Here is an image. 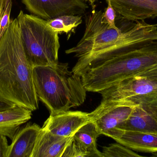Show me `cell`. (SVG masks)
<instances>
[{
    "label": "cell",
    "instance_id": "obj_1",
    "mask_svg": "<svg viewBox=\"0 0 157 157\" xmlns=\"http://www.w3.org/2000/svg\"><path fill=\"white\" fill-rule=\"evenodd\" d=\"M33 69L24 51L17 19L10 20L0 36V100L32 112L37 110Z\"/></svg>",
    "mask_w": 157,
    "mask_h": 157
},
{
    "label": "cell",
    "instance_id": "obj_2",
    "mask_svg": "<svg viewBox=\"0 0 157 157\" xmlns=\"http://www.w3.org/2000/svg\"><path fill=\"white\" fill-rule=\"evenodd\" d=\"M157 65V27L153 25L125 50L81 76L87 91L98 92L149 70Z\"/></svg>",
    "mask_w": 157,
    "mask_h": 157
},
{
    "label": "cell",
    "instance_id": "obj_3",
    "mask_svg": "<svg viewBox=\"0 0 157 157\" xmlns=\"http://www.w3.org/2000/svg\"><path fill=\"white\" fill-rule=\"evenodd\" d=\"M33 78L38 98L50 114L82 105L86 96L80 77L69 69L67 63L33 67Z\"/></svg>",
    "mask_w": 157,
    "mask_h": 157
},
{
    "label": "cell",
    "instance_id": "obj_4",
    "mask_svg": "<svg viewBox=\"0 0 157 157\" xmlns=\"http://www.w3.org/2000/svg\"><path fill=\"white\" fill-rule=\"evenodd\" d=\"M21 41L27 59L34 67L55 65L59 63V32L47 20L20 11L17 18Z\"/></svg>",
    "mask_w": 157,
    "mask_h": 157
},
{
    "label": "cell",
    "instance_id": "obj_5",
    "mask_svg": "<svg viewBox=\"0 0 157 157\" xmlns=\"http://www.w3.org/2000/svg\"><path fill=\"white\" fill-rule=\"evenodd\" d=\"M102 15L101 10H94L86 17L83 37L76 46L65 51L66 54H74L78 60L119 39L122 34L121 30L109 27L102 21Z\"/></svg>",
    "mask_w": 157,
    "mask_h": 157
},
{
    "label": "cell",
    "instance_id": "obj_6",
    "mask_svg": "<svg viewBox=\"0 0 157 157\" xmlns=\"http://www.w3.org/2000/svg\"><path fill=\"white\" fill-rule=\"evenodd\" d=\"M152 26L147 24L144 21H138L132 27L122 32L121 37L115 43L78 59L72 71L81 77L89 69L125 50L144 34Z\"/></svg>",
    "mask_w": 157,
    "mask_h": 157
},
{
    "label": "cell",
    "instance_id": "obj_7",
    "mask_svg": "<svg viewBox=\"0 0 157 157\" xmlns=\"http://www.w3.org/2000/svg\"><path fill=\"white\" fill-rule=\"evenodd\" d=\"M102 100H129L136 105L157 100V78L136 76L101 91Z\"/></svg>",
    "mask_w": 157,
    "mask_h": 157
},
{
    "label": "cell",
    "instance_id": "obj_8",
    "mask_svg": "<svg viewBox=\"0 0 157 157\" xmlns=\"http://www.w3.org/2000/svg\"><path fill=\"white\" fill-rule=\"evenodd\" d=\"M135 103L129 100H101L98 107L90 112L91 121L96 124L101 135L114 139L118 127L131 115Z\"/></svg>",
    "mask_w": 157,
    "mask_h": 157
},
{
    "label": "cell",
    "instance_id": "obj_9",
    "mask_svg": "<svg viewBox=\"0 0 157 157\" xmlns=\"http://www.w3.org/2000/svg\"><path fill=\"white\" fill-rule=\"evenodd\" d=\"M33 15L46 20L66 15H81L88 6L82 0H21Z\"/></svg>",
    "mask_w": 157,
    "mask_h": 157
},
{
    "label": "cell",
    "instance_id": "obj_10",
    "mask_svg": "<svg viewBox=\"0 0 157 157\" xmlns=\"http://www.w3.org/2000/svg\"><path fill=\"white\" fill-rule=\"evenodd\" d=\"M91 121L90 113L69 110L50 114L41 128L56 135L71 137L81 127Z\"/></svg>",
    "mask_w": 157,
    "mask_h": 157
},
{
    "label": "cell",
    "instance_id": "obj_11",
    "mask_svg": "<svg viewBox=\"0 0 157 157\" xmlns=\"http://www.w3.org/2000/svg\"><path fill=\"white\" fill-rule=\"evenodd\" d=\"M118 129L157 134V100L135 106L128 119Z\"/></svg>",
    "mask_w": 157,
    "mask_h": 157
},
{
    "label": "cell",
    "instance_id": "obj_12",
    "mask_svg": "<svg viewBox=\"0 0 157 157\" xmlns=\"http://www.w3.org/2000/svg\"><path fill=\"white\" fill-rule=\"evenodd\" d=\"M116 13L131 21H144L157 17V0H110Z\"/></svg>",
    "mask_w": 157,
    "mask_h": 157
},
{
    "label": "cell",
    "instance_id": "obj_13",
    "mask_svg": "<svg viewBox=\"0 0 157 157\" xmlns=\"http://www.w3.org/2000/svg\"><path fill=\"white\" fill-rule=\"evenodd\" d=\"M41 130L36 124L19 128L9 145L6 157H32Z\"/></svg>",
    "mask_w": 157,
    "mask_h": 157
},
{
    "label": "cell",
    "instance_id": "obj_14",
    "mask_svg": "<svg viewBox=\"0 0 157 157\" xmlns=\"http://www.w3.org/2000/svg\"><path fill=\"white\" fill-rule=\"evenodd\" d=\"M73 137L56 135L41 128L31 157H62Z\"/></svg>",
    "mask_w": 157,
    "mask_h": 157
},
{
    "label": "cell",
    "instance_id": "obj_15",
    "mask_svg": "<svg viewBox=\"0 0 157 157\" xmlns=\"http://www.w3.org/2000/svg\"><path fill=\"white\" fill-rule=\"evenodd\" d=\"M122 130L115 141L130 149L143 153H157V134Z\"/></svg>",
    "mask_w": 157,
    "mask_h": 157
},
{
    "label": "cell",
    "instance_id": "obj_16",
    "mask_svg": "<svg viewBox=\"0 0 157 157\" xmlns=\"http://www.w3.org/2000/svg\"><path fill=\"white\" fill-rule=\"evenodd\" d=\"M32 112L17 106L0 112V135L12 140L20 126L31 119Z\"/></svg>",
    "mask_w": 157,
    "mask_h": 157
},
{
    "label": "cell",
    "instance_id": "obj_17",
    "mask_svg": "<svg viewBox=\"0 0 157 157\" xmlns=\"http://www.w3.org/2000/svg\"><path fill=\"white\" fill-rule=\"evenodd\" d=\"M101 135L95 124L91 121L81 127L73 137L87 150L90 157H103L102 152L97 148V139Z\"/></svg>",
    "mask_w": 157,
    "mask_h": 157
},
{
    "label": "cell",
    "instance_id": "obj_18",
    "mask_svg": "<svg viewBox=\"0 0 157 157\" xmlns=\"http://www.w3.org/2000/svg\"><path fill=\"white\" fill-rule=\"evenodd\" d=\"M82 22L81 16L72 15L61 16L47 20L48 26L59 33H69L73 29L77 27Z\"/></svg>",
    "mask_w": 157,
    "mask_h": 157
},
{
    "label": "cell",
    "instance_id": "obj_19",
    "mask_svg": "<svg viewBox=\"0 0 157 157\" xmlns=\"http://www.w3.org/2000/svg\"><path fill=\"white\" fill-rule=\"evenodd\" d=\"M102 154L103 157H142L119 143L112 144L103 147Z\"/></svg>",
    "mask_w": 157,
    "mask_h": 157
},
{
    "label": "cell",
    "instance_id": "obj_20",
    "mask_svg": "<svg viewBox=\"0 0 157 157\" xmlns=\"http://www.w3.org/2000/svg\"><path fill=\"white\" fill-rule=\"evenodd\" d=\"M62 157H90V155L87 150L73 137Z\"/></svg>",
    "mask_w": 157,
    "mask_h": 157
},
{
    "label": "cell",
    "instance_id": "obj_21",
    "mask_svg": "<svg viewBox=\"0 0 157 157\" xmlns=\"http://www.w3.org/2000/svg\"><path fill=\"white\" fill-rule=\"evenodd\" d=\"M108 6L105 9V12L102 15V21L109 25V27L115 29H119V28L115 25L116 11L112 5L110 0H106Z\"/></svg>",
    "mask_w": 157,
    "mask_h": 157
},
{
    "label": "cell",
    "instance_id": "obj_22",
    "mask_svg": "<svg viewBox=\"0 0 157 157\" xmlns=\"http://www.w3.org/2000/svg\"><path fill=\"white\" fill-rule=\"evenodd\" d=\"M9 145L6 137L0 135V157H7Z\"/></svg>",
    "mask_w": 157,
    "mask_h": 157
},
{
    "label": "cell",
    "instance_id": "obj_23",
    "mask_svg": "<svg viewBox=\"0 0 157 157\" xmlns=\"http://www.w3.org/2000/svg\"><path fill=\"white\" fill-rule=\"evenodd\" d=\"M137 76L157 78V65Z\"/></svg>",
    "mask_w": 157,
    "mask_h": 157
},
{
    "label": "cell",
    "instance_id": "obj_24",
    "mask_svg": "<svg viewBox=\"0 0 157 157\" xmlns=\"http://www.w3.org/2000/svg\"><path fill=\"white\" fill-rule=\"evenodd\" d=\"M15 106V105L12 104V103L0 100V112L8 109L11 108H13Z\"/></svg>",
    "mask_w": 157,
    "mask_h": 157
},
{
    "label": "cell",
    "instance_id": "obj_25",
    "mask_svg": "<svg viewBox=\"0 0 157 157\" xmlns=\"http://www.w3.org/2000/svg\"><path fill=\"white\" fill-rule=\"evenodd\" d=\"M8 1V0H0V26H1V21L2 18L5 8Z\"/></svg>",
    "mask_w": 157,
    "mask_h": 157
},
{
    "label": "cell",
    "instance_id": "obj_26",
    "mask_svg": "<svg viewBox=\"0 0 157 157\" xmlns=\"http://www.w3.org/2000/svg\"><path fill=\"white\" fill-rule=\"evenodd\" d=\"M86 1H88L90 3V4L92 6V7H93L94 5V3L97 0H86Z\"/></svg>",
    "mask_w": 157,
    "mask_h": 157
}]
</instances>
